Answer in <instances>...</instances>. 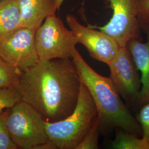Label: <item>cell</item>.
I'll return each instance as SVG.
<instances>
[{
    "label": "cell",
    "instance_id": "cell-12",
    "mask_svg": "<svg viewBox=\"0 0 149 149\" xmlns=\"http://www.w3.org/2000/svg\"><path fill=\"white\" fill-rule=\"evenodd\" d=\"M21 27L17 1L3 0L0 3V40Z\"/></svg>",
    "mask_w": 149,
    "mask_h": 149
},
{
    "label": "cell",
    "instance_id": "cell-11",
    "mask_svg": "<svg viewBox=\"0 0 149 149\" xmlns=\"http://www.w3.org/2000/svg\"><path fill=\"white\" fill-rule=\"evenodd\" d=\"M19 7L22 26L35 31L46 18L58 10L56 0H17Z\"/></svg>",
    "mask_w": 149,
    "mask_h": 149
},
{
    "label": "cell",
    "instance_id": "cell-6",
    "mask_svg": "<svg viewBox=\"0 0 149 149\" xmlns=\"http://www.w3.org/2000/svg\"><path fill=\"white\" fill-rule=\"evenodd\" d=\"M102 1L113 10L111 19L103 26H88L106 33L120 47H126L132 39H140L141 28L138 18L140 0Z\"/></svg>",
    "mask_w": 149,
    "mask_h": 149
},
{
    "label": "cell",
    "instance_id": "cell-10",
    "mask_svg": "<svg viewBox=\"0 0 149 149\" xmlns=\"http://www.w3.org/2000/svg\"><path fill=\"white\" fill-rule=\"evenodd\" d=\"M141 28L146 35V41L133 39L127 45L141 76V87L136 101L140 107L149 103V24Z\"/></svg>",
    "mask_w": 149,
    "mask_h": 149
},
{
    "label": "cell",
    "instance_id": "cell-2",
    "mask_svg": "<svg viewBox=\"0 0 149 149\" xmlns=\"http://www.w3.org/2000/svg\"><path fill=\"white\" fill-rule=\"evenodd\" d=\"M81 81L90 93L97 111L100 129L117 128L136 136L142 130L124 103L111 77L98 74L76 49L72 58Z\"/></svg>",
    "mask_w": 149,
    "mask_h": 149
},
{
    "label": "cell",
    "instance_id": "cell-15",
    "mask_svg": "<svg viewBox=\"0 0 149 149\" xmlns=\"http://www.w3.org/2000/svg\"><path fill=\"white\" fill-rule=\"evenodd\" d=\"M99 120L95 119L90 129L76 149H97L99 148Z\"/></svg>",
    "mask_w": 149,
    "mask_h": 149
},
{
    "label": "cell",
    "instance_id": "cell-21",
    "mask_svg": "<svg viewBox=\"0 0 149 149\" xmlns=\"http://www.w3.org/2000/svg\"><path fill=\"white\" fill-rule=\"evenodd\" d=\"M3 1V0H0V3H1V2H2V1Z\"/></svg>",
    "mask_w": 149,
    "mask_h": 149
},
{
    "label": "cell",
    "instance_id": "cell-16",
    "mask_svg": "<svg viewBox=\"0 0 149 149\" xmlns=\"http://www.w3.org/2000/svg\"><path fill=\"white\" fill-rule=\"evenodd\" d=\"M21 100L20 94L15 86L0 89V113L13 106Z\"/></svg>",
    "mask_w": 149,
    "mask_h": 149
},
{
    "label": "cell",
    "instance_id": "cell-3",
    "mask_svg": "<svg viewBox=\"0 0 149 149\" xmlns=\"http://www.w3.org/2000/svg\"><path fill=\"white\" fill-rule=\"evenodd\" d=\"M97 116L95 102L89 91L81 82L79 99L72 113L59 121H45L49 139L57 149H76Z\"/></svg>",
    "mask_w": 149,
    "mask_h": 149
},
{
    "label": "cell",
    "instance_id": "cell-14",
    "mask_svg": "<svg viewBox=\"0 0 149 149\" xmlns=\"http://www.w3.org/2000/svg\"><path fill=\"white\" fill-rule=\"evenodd\" d=\"M22 71L8 64L0 56V89L15 86Z\"/></svg>",
    "mask_w": 149,
    "mask_h": 149
},
{
    "label": "cell",
    "instance_id": "cell-4",
    "mask_svg": "<svg viewBox=\"0 0 149 149\" xmlns=\"http://www.w3.org/2000/svg\"><path fill=\"white\" fill-rule=\"evenodd\" d=\"M5 113L7 129L18 149H36L49 141L45 120L27 102L21 100Z\"/></svg>",
    "mask_w": 149,
    "mask_h": 149
},
{
    "label": "cell",
    "instance_id": "cell-7",
    "mask_svg": "<svg viewBox=\"0 0 149 149\" xmlns=\"http://www.w3.org/2000/svg\"><path fill=\"white\" fill-rule=\"evenodd\" d=\"M36 31L21 27L0 40V56L8 64L23 71L39 60L35 42Z\"/></svg>",
    "mask_w": 149,
    "mask_h": 149
},
{
    "label": "cell",
    "instance_id": "cell-8",
    "mask_svg": "<svg viewBox=\"0 0 149 149\" xmlns=\"http://www.w3.org/2000/svg\"><path fill=\"white\" fill-rule=\"evenodd\" d=\"M108 65L110 77L120 96L127 104L136 102L141 87V76L127 46L120 47Z\"/></svg>",
    "mask_w": 149,
    "mask_h": 149
},
{
    "label": "cell",
    "instance_id": "cell-9",
    "mask_svg": "<svg viewBox=\"0 0 149 149\" xmlns=\"http://www.w3.org/2000/svg\"><path fill=\"white\" fill-rule=\"evenodd\" d=\"M66 21L79 43L86 48L92 58L108 65L116 55L120 47L106 33L88 26H83L71 15L66 16Z\"/></svg>",
    "mask_w": 149,
    "mask_h": 149
},
{
    "label": "cell",
    "instance_id": "cell-1",
    "mask_svg": "<svg viewBox=\"0 0 149 149\" xmlns=\"http://www.w3.org/2000/svg\"><path fill=\"white\" fill-rule=\"evenodd\" d=\"M81 81L72 59L39 60L22 72L15 86L21 100L45 121L54 122L70 115L77 104Z\"/></svg>",
    "mask_w": 149,
    "mask_h": 149
},
{
    "label": "cell",
    "instance_id": "cell-5",
    "mask_svg": "<svg viewBox=\"0 0 149 149\" xmlns=\"http://www.w3.org/2000/svg\"><path fill=\"white\" fill-rule=\"evenodd\" d=\"M40 60L72 59L79 43L74 33L67 29L55 13L48 16L35 33Z\"/></svg>",
    "mask_w": 149,
    "mask_h": 149
},
{
    "label": "cell",
    "instance_id": "cell-19",
    "mask_svg": "<svg viewBox=\"0 0 149 149\" xmlns=\"http://www.w3.org/2000/svg\"><path fill=\"white\" fill-rule=\"evenodd\" d=\"M138 18L141 27L149 24V0H140Z\"/></svg>",
    "mask_w": 149,
    "mask_h": 149
},
{
    "label": "cell",
    "instance_id": "cell-17",
    "mask_svg": "<svg viewBox=\"0 0 149 149\" xmlns=\"http://www.w3.org/2000/svg\"><path fill=\"white\" fill-rule=\"evenodd\" d=\"M17 149L18 148L12 141L7 129L4 111L0 113V149Z\"/></svg>",
    "mask_w": 149,
    "mask_h": 149
},
{
    "label": "cell",
    "instance_id": "cell-18",
    "mask_svg": "<svg viewBox=\"0 0 149 149\" xmlns=\"http://www.w3.org/2000/svg\"><path fill=\"white\" fill-rule=\"evenodd\" d=\"M136 120L142 130V137L149 141V103L141 107Z\"/></svg>",
    "mask_w": 149,
    "mask_h": 149
},
{
    "label": "cell",
    "instance_id": "cell-13",
    "mask_svg": "<svg viewBox=\"0 0 149 149\" xmlns=\"http://www.w3.org/2000/svg\"><path fill=\"white\" fill-rule=\"evenodd\" d=\"M112 145L116 149H149V141L120 129Z\"/></svg>",
    "mask_w": 149,
    "mask_h": 149
},
{
    "label": "cell",
    "instance_id": "cell-20",
    "mask_svg": "<svg viewBox=\"0 0 149 149\" xmlns=\"http://www.w3.org/2000/svg\"><path fill=\"white\" fill-rule=\"evenodd\" d=\"M56 3H57V7H58V10H59L61 6L62 5L63 2L64 1V0H56Z\"/></svg>",
    "mask_w": 149,
    "mask_h": 149
}]
</instances>
